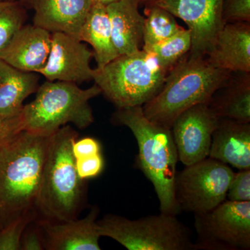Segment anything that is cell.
<instances>
[{"label": "cell", "mask_w": 250, "mask_h": 250, "mask_svg": "<svg viewBox=\"0 0 250 250\" xmlns=\"http://www.w3.org/2000/svg\"><path fill=\"white\" fill-rule=\"evenodd\" d=\"M100 236L129 250H194L190 230L177 215L161 213L136 220L106 214L97 220Z\"/></svg>", "instance_id": "7"}, {"label": "cell", "mask_w": 250, "mask_h": 250, "mask_svg": "<svg viewBox=\"0 0 250 250\" xmlns=\"http://www.w3.org/2000/svg\"><path fill=\"white\" fill-rule=\"evenodd\" d=\"M239 80L230 78L214 93L208 103L219 118L250 123V73Z\"/></svg>", "instance_id": "21"}, {"label": "cell", "mask_w": 250, "mask_h": 250, "mask_svg": "<svg viewBox=\"0 0 250 250\" xmlns=\"http://www.w3.org/2000/svg\"><path fill=\"white\" fill-rule=\"evenodd\" d=\"M233 174L229 166L210 157L177 172L174 195L179 213H205L226 200Z\"/></svg>", "instance_id": "8"}, {"label": "cell", "mask_w": 250, "mask_h": 250, "mask_svg": "<svg viewBox=\"0 0 250 250\" xmlns=\"http://www.w3.org/2000/svg\"><path fill=\"white\" fill-rule=\"evenodd\" d=\"M34 11V25L79 39L93 0H21Z\"/></svg>", "instance_id": "14"}, {"label": "cell", "mask_w": 250, "mask_h": 250, "mask_svg": "<svg viewBox=\"0 0 250 250\" xmlns=\"http://www.w3.org/2000/svg\"><path fill=\"white\" fill-rule=\"evenodd\" d=\"M146 5L143 47H149L168 39L184 29L170 12L154 5Z\"/></svg>", "instance_id": "22"}, {"label": "cell", "mask_w": 250, "mask_h": 250, "mask_svg": "<svg viewBox=\"0 0 250 250\" xmlns=\"http://www.w3.org/2000/svg\"><path fill=\"white\" fill-rule=\"evenodd\" d=\"M168 72L143 49L121 55L102 68L93 80L117 108L143 106L159 93Z\"/></svg>", "instance_id": "6"}, {"label": "cell", "mask_w": 250, "mask_h": 250, "mask_svg": "<svg viewBox=\"0 0 250 250\" xmlns=\"http://www.w3.org/2000/svg\"><path fill=\"white\" fill-rule=\"evenodd\" d=\"M21 250H42L43 241L37 223L29 228V224L24 229L21 241Z\"/></svg>", "instance_id": "30"}, {"label": "cell", "mask_w": 250, "mask_h": 250, "mask_svg": "<svg viewBox=\"0 0 250 250\" xmlns=\"http://www.w3.org/2000/svg\"><path fill=\"white\" fill-rule=\"evenodd\" d=\"M24 7L20 0H0V52L16 33L24 25L27 18Z\"/></svg>", "instance_id": "24"}, {"label": "cell", "mask_w": 250, "mask_h": 250, "mask_svg": "<svg viewBox=\"0 0 250 250\" xmlns=\"http://www.w3.org/2000/svg\"><path fill=\"white\" fill-rule=\"evenodd\" d=\"M77 173L81 179H86L97 177L103 172L104 159L101 153L87 157L75 159Z\"/></svg>", "instance_id": "28"}, {"label": "cell", "mask_w": 250, "mask_h": 250, "mask_svg": "<svg viewBox=\"0 0 250 250\" xmlns=\"http://www.w3.org/2000/svg\"><path fill=\"white\" fill-rule=\"evenodd\" d=\"M226 200L231 202L250 201V169L234 172L229 186Z\"/></svg>", "instance_id": "26"}, {"label": "cell", "mask_w": 250, "mask_h": 250, "mask_svg": "<svg viewBox=\"0 0 250 250\" xmlns=\"http://www.w3.org/2000/svg\"><path fill=\"white\" fill-rule=\"evenodd\" d=\"M112 120L134 134L139 147L136 164L152 184L161 213L179 214L174 195L179 158L171 129L147 119L142 106L118 108Z\"/></svg>", "instance_id": "2"}, {"label": "cell", "mask_w": 250, "mask_h": 250, "mask_svg": "<svg viewBox=\"0 0 250 250\" xmlns=\"http://www.w3.org/2000/svg\"><path fill=\"white\" fill-rule=\"evenodd\" d=\"M52 47V33L24 25L0 52V59L18 70L39 73L45 66Z\"/></svg>", "instance_id": "15"}, {"label": "cell", "mask_w": 250, "mask_h": 250, "mask_svg": "<svg viewBox=\"0 0 250 250\" xmlns=\"http://www.w3.org/2000/svg\"><path fill=\"white\" fill-rule=\"evenodd\" d=\"M223 18L225 22H250V0H225Z\"/></svg>", "instance_id": "27"}, {"label": "cell", "mask_w": 250, "mask_h": 250, "mask_svg": "<svg viewBox=\"0 0 250 250\" xmlns=\"http://www.w3.org/2000/svg\"><path fill=\"white\" fill-rule=\"evenodd\" d=\"M195 215L194 250H250V201L225 200Z\"/></svg>", "instance_id": "9"}, {"label": "cell", "mask_w": 250, "mask_h": 250, "mask_svg": "<svg viewBox=\"0 0 250 250\" xmlns=\"http://www.w3.org/2000/svg\"><path fill=\"white\" fill-rule=\"evenodd\" d=\"M72 152L75 159L87 157L101 153V146L97 140L84 138L75 141L72 146Z\"/></svg>", "instance_id": "31"}, {"label": "cell", "mask_w": 250, "mask_h": 250, "mask_svg": "<svg viewBox=\"0 0 250 250\" xmlns=\"http://www.w3.org/2000/svg\"><path fill=\"white\" fill-rule=\"evenodd\" d=\"M93 1H98V2L102 3V4L107 5L110 3L113 2V1H117V0H93Z\"/></svg>", "instance_id": "32"}, {"label": "cell", "mask_w": 250, "mask_h": 250, "mask_svg": "<svg viewBox=\"0 0 250 250\" xmlns=\"http://www.w3.org/2000/svg\"><path fill=\"white\" fill-rule=\"evenodd\" d=\"M225 0H149L154 5L180 18L188 26L191 37L190 57L205 58L215 45L225 22Z\"/></svg>", "instance_id": "10"}, {"label": "cell", "mask_w": 250, "mask_h": 250, "mask_svg": "<svg viewBox=\"0 0 250 250\" xmlns=\"http://www.w3.org/2000/svg\"><path fill=\"white\" fill-rule=\"evenodd\" d=\"M51 136L22 130L0 146V219L3 228L36 211Z\"/></svg>", "instance_id": "1"}, {"label": "cell", "mask_w": 250, "mask_h": 250, "mask_svg": "<svg viewBox=\"0 0 250 250\" xmlns=\"http://www.w3.org/2000/svg\"><path fill=\"white\" fill-rule=\"evenodd\" d=\"M78 133L65 125L51 137L36 209L44 218L67 221L77 218L85 198V185L77 173L72 146Z\"/></svg>", "instance_id": "4"}, {"label": "cell", "mask_w": 250, "mask_h": 250, "mask_svg": "<svg viewBox=\"0 0 250 250\" xmlns=\"http://www.w3.org/2000/svg\"><path fill=\"white\" fill-rule=\"evenodd\" d=\"M191 37L188 29H184L166 40L142 49L152 56L159 66L169 72L186 54L190 52Z\"/></svg>", "instance_id": "23"}, {"label": "cell", "mask_w": 250, "mask_h": 250, "mask_svg": "<svg viewBox=\"0 0 250 250\" xmlns=\"http://www.w3.org/2000/svg\"><path fill=\"white\" fill-rule=\"evenodd\" d=\"M208 157L238 170L250 169V123L219 118Z\"/></svg>", "instance_id": "17"}, {"label": "cell", "mask_w": 250, "mask_h": 250, "mask_svg": "<svg viewBox=\"0 0 250 250\" xmlns=\"http://www.w3.org/2000/svg\"><path fill=\"white\" fill-rule=\"evenodd\" d=\"M36 220V211L21 215L0 230V250H21L23 232Z\"/></svg>", "instance_id": "25"}, {"label": "cell", "mask_w": 250, "mask_h": 250, "mask_svg": "<svg viewBox=\"0 0 250 250\" xmlns=\"http://www.w3.org/2000/svg\"><path fill=\"white\" fill-rule=\"evenodd\" d=\"M219 118L208 106L199 104L177 117L171 131L177 148L179 161L190 166L209 155L212 136Z\"/></svg>", "instance_id": "11"}, {"label": "cell", "mask_w": 250, "mask_h": 250, "mask_svg": "<svg viewBox=\"0 0 250 250\" xmlns=\"http://www.w3.org/2000/svg\"><path fill=\"white\" fill-rule=\"evenodd\" d=\"M22 130L21 115L14 117L0 115V146L14 139Z\"/></svg>", "instance_id": "29"}, {"label": "cell", "mask_w": 250, "mask_h": 250, "mask_svg": "<svg viewBox=\"0 0 250 250\" xmlns=\"http://www.w3.org/2000/svg\"><path fill=\"white\" fill-rule=\"evenodd\" d=\"M139 2V4H146V2H147V1H149V0H138Z\"/></svg>", "instance_id": "33"}, {"label": "cell", "mask_w": 250, "mask_h": 250, "mask_svg": "<svg viewBox=\"0 0 250 250\" xmlns=\"http://www.w3.org/2000/svg\"><path fill=\"white\" fill-rule=\"evenodd\" d=\"M231 73L213 66L206 57L188 54L167 74L160 91L143 105V113L149 121L171 129L174 120L188 108L209 103Z\"/></svg>", "instance_id": "3"}, {"label": "cell", "mask_w": 250, "mask_h": 250, "mask_svg": "<svg viewBox=\"0 0 250 250\" xmlns=\"http://www.w3.org/2000/svg\"><path fill=\"white\" fill-rule=\"evenodd\" d=\"M79 40L93 47L97 68H102L119 57L112 38L106 5L93 0L81 29Z\"/></svg>", "instance_id": "19"}, {"label": "cell", "mask_w": 250, "mask_h": 250, "mask_svg": "<svg viewBox=\"0 0 250 250\" xmlns=\"http://www.w3.org/2000/svg\"><path fill=\"white\" fill-rule=\"evenodd\" d=\"M5 1H17V0H5Z\"/></svg>", "instance_id": "35"}, {"label": "cell", "mask_w": 250, "mask_h": 250, "mask_svg": "<svg viewBox=\"0 0 250 250\" xmlns=\"http://www.w3.org/2000/svg\"><path fill=\"white\" fill-rule=\"evenodd\" d=\"M93 52L79 39L65 33L53 32L48 60L38 74L50 82H89L93 80Z\"/></svg>", "instance_id": "12"}, {"label": "cell", "mask_w": 250, "mask_h": 250, "mask_svg": "<svg viewBox=\"0 0 250 250\" xmlns=\"http://www.w3.org/2000/svg\"><path fill=\"white\" fill-rule=\"evenodd\" d=\"M138 0H117L106 5L113 43L121 55L142 49L145 17Z\"/></svg>", "instance_id": "18"}, {"label": "cell", "mask_w": 250, "mask_h": 250, "mask_svg": "<svg viewBox=\"0 0 250 250\" xmlns=\"http://www.w3.org/2000/svg\"><path fill=\"white\" fill-rule=\"evenodd\" d=\"M36 97L23 107V130L51 136L62 126L72 123L80 129L94 122L89 100L101 93L95 84L82 89L72 82L47 81L39 87Z\"/></svg>", "instance_id": "5"}, {"label": "cell", "mask_w": 250, "mask_h": 250, "mask_svg": "<svg viewBox=\"0 0 250 250\" xmlns=\"http://www.w3.org/2000/svg\"><path fill=\"white\" fill-rule=\"evenodd\" d=\"M39 82L37 73L18 70L0 59V115L21 116L23 103L37 91Z\"/></svg>", "instance_id": "20"}, {"label": "cell", "mask_w": 250, "mask_h": 250, "mask_svg": "<svg viewBox=\"0 0 250 250\" xmlns=\"http://www.w3.org/2000/svg\"><path fill=\"white\" fill-rule=\"evenodd\" d=\"M3 228L2 223H1V219H0V230Z\"/></svg>", "instance_id": "34"}, {"label": "cell", "mask_w": 250, "mask_h": 250, "mask_svg": "<svg viewBox=\"0 0 250 250\" xmlns=\"http://www.w3.org/2000/svg\"><path fill=\"white\" fill-rule=\"evenodd\" d=\"M206 58L215 67L231 72L250 73V22L225 23Z\"/></svg>", "instance_id": "16"}, {"label": "cell", "mask_w": 250, "mask_h": 250, "mask_svg": "<svg viewBox=\"0 0 250 250\" xmlns=\"http://www.w3.org/2000/svg\"><path fill=\"white\" fill-rule=\"evenodd\" d=\"M100 210L91 208L83 219L54 221L43 218L36 222L44 248L49 250H100L97 226Z\"/></svg>", "instance_id": "13"}]
</instances>
